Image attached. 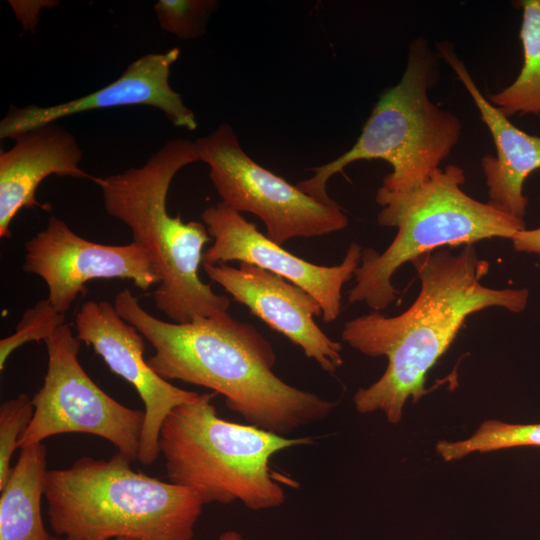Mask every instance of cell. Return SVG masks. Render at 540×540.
I'll return each mask as SVG.
<instances>
[{"label": "cell", "mask_w": 540, "mask_h": 540, "mask_svg": "<svg viewBox=\"0 0 540 540\" xmlns=\"http://www.w3.org/2000/svg\"><path fill=\"white\" fill-rule=\"evenodd\" d=\"M48 368L42 387L32 398L33 418L18 448L42 443L58 434L101 437L132 463L138 460L143 410L129 408L104 392L81 366V341L64 324L45 341Z\"/></svg>", "instance_id": "9"}, {"label": "cell", "mask_w": 540, "mask_h": 540, "mask_svg": "<svg viewBox=\"0 0 540 540\" xmlns=\"http://www.w3.org/2000/svg\"><path fill=\"white\" fill-rule=\"evenodd\" d=\"M420 291L401 314L386 317L379 312L347 321L342 340L370 357L388 360L383 375L353 397L361 414L384 413L387 421H401L405 403L417 402L428 390V372L448 350L469 315L490 307L514 313L528 303L527 289H494L482 284L489 262L480 259L474 245L457 254L435 250L412 262Z\"/></svg>", "instance_id": "1"}, {"label": "cell", "mask_w": 540, "mask_h": 540, "mask_svg": "<svg viewBox=\"0 0 540 540\" xmlns=\"http://www.w3.org/2000/svg\"><path fill=\"white\" fill-rule=\"evenodd\" d=\"M200 161L194 141L168 140L140 167L107 177H92L102 192L108 215L124 223L132 242L144 248L158 272L153 292L156 308L174 323H189L228 313L230 300L216 294L199 276L210 235L203 223L184 222L167 210L175 175Z\"/></svg>", "instance_id": "3"}, {"label": "cell", "mask_w": 540, "mask_h": 540, "mask_svg": "<svg viewBox=\"0 0 540 540\" xmlns=\"http://www.w3.org/2000/svg\"><path fill=\"white\" fill-rule=\"evenodd\" d=\"M216 393L199 394L164 420L160 454L170 482L195 491L204 505L240 501L261 511L281 506L285 492L270 468L278 452L309 445V437L287 438L218 416Z\"/></svg>", "instance_id": "5"}, {"label": "cell", "mask_w": 540, "mask_h": 540, "mask_svg": "<svg viewBox=\"0 0 540 540\" xmlns=\"http://www.w3.org/2000/svg\"><path fill=\"white\" fill-rule=\"evenodd\" d=\"M47 472L43 442L21 448L0 489V540H57L46 530L41 512Z\"/></svg>", "instance_id": "17"}, {"label": "cell", "mask_w": 540, "mask_h": 540, "mask_svg": "<svg viewBox=\"0 0 540 540\" xmlns=\"http://www.w3.org/2000/svg\"><path fill=\"white\" fill-rule=\"evenodd\" d=\"M513 247L518 252L540 254V227L523 229L511 238Z\"/></svg>", "instance_id": "24"}, {"label": "cell", "mask_w": 540, "mask_h": 540, "mask_svg": "<svg viewBox=\"0 0 540 540\" xmlns=\"http://www.w3.org/2000/svg\"><path fill=\"white\" fill-rule=\"evenodd\" d=\"M22 268L43 279L47 298L64 314L80 295L86 294L90 280L126 279L144 291L160 282L150 255L138 244L89 241L54 215L45 229L25 243Z\"/></svg>", "instance_id": "10"}, {"label": "cell", "mask_w": 540, "mask_h": 540, "mask_svg": "<svg viewBox=\"0 0 540 540\" xmlns=\"http://www.w3.org/2000/svg\"><path fill=\"white\" fill-rule=\"evenodd\" d=\"M0 154V237L10 238L11 223L23 208L49 210L36 199L40 183L50 175L92 179L80 166L82 150L71 132L46 124L23 134Z\"/></svg>", "instance_id": "15"}, {"label": "cell", "mask_w": 540, "mask_h": 540, "mask_svg": "<svg viewBox=\"0 0 540 540\" xmlns=\"http://www.w3.org/2000/svg\"><path fill=\"white\" fill-rule=\"evenodd\" d=\"M8 3L22 28L31 33L36 31L42 11L60 4L56 0H9Z\"/></svg>", "instance_id": "23"}, {"label": "cell", "mask_w": 540, "mask_h": 540, "mask_svg": "<svg viewBox=\"0 0 540 540\" xmlns=\"http://www.w3.org/2000/svg\"><path fill=\"white\" fill-rule=\"evenodd\" d=\"M519 37L524 63L515 81L489 96V101L508 118L515 114L540 113V0H522Z\"/></svg>", "instance_id": "18"}, {"label": "cell", "mask_w": 540, "mask_h": 540, "mask_svg": "<svg viewBox=\"0 0 540 540\" xmlns=\"http://www.w3.org/2000/svg\"><path fill=\"white\" fill-rule=\"evenodd\" d=\"M219 4L216 0H158L154 11L162 30L182 40H193L206 33Z\"/></svg>", "instance_id": "20"}, {"label": "cell", "mask_w": 540, "mask_h": 540, "mask_svg": "<svg viewBox=\"0 0 540 540\" xmlns=\"http://www.w3.org/2000/svg\"><path fill=\"white\" fill-rule=\"evenodd\" d=\"M213 244L203 253L202 264L228 261L249 263L283 277L312 295L322 307L325 322L341 312L343 285L354 275L362 258V247L351 243L343 261L335 266L313 264L285 250L259 232L241 213L220 202L201 213Z\"/></svg>", "instance_id": "11"}, {"label": "cell", "mask_w": 540, "mask_h": 540, "mask_svg": "<svg viewBox=\"0 0 540 540\" xmlns=\"http://www.w3.org/2000/svg\"><path fill=\"white\" fill-rule=\"evenodd\" d=\"M179 56L177 47L147 53L131 62L116 80L82 97L51 106H11L0 121V139L13 140L29 130L75 114L129 106L156 108L174 126L193 131L198 127L196 116L169 82L171 68Z\"/></svg>", "instance_id": "13"}, {"label": "cell", "mask_w": 540, "mask_h": 540, "mask_svg": "<svg viewBox=\"0 0 540 540\" xmlns=\"http://www.w3.org/2000/svg\"><path fill=\"white\" fill-rule=\"evenodd\" d=\"M33 414L32 399L23 393L0 406V489L11 473L13 453Z\"/></svg>", "instance_id": "22"}, {"label": "cell", "mask_w": 540, "mask_h": 540, "mask_svg": "<svg viewBox=\"0 0 540 540\" xmlns=\"http://www.w3.org/2000/svg\"><path fill=\"white\" fill-rule=\"evenodd\" d=\"M57 540H69V539H67V538H61V539H57Z\"/></svg>", "instance_id": "27"}, {"label": "cell", "mask_w": 540, "mask_h": 540, "mask_svg": "<svg viewBox=\"0 0 540 540\" xmlns=\"http://www.w3.org/2000/svg\"><path fill=\"white\" fill-rule=\"evenodd\" d=\"M76 337L91 346L109 369L130 383L144 403L145 421L138 461L152 465L160 455L162 424L177 406L199 393L181 389L160 377L144 358V337L108 301H87L75 316Z\"/></svg>", "instance_id": "12"}, {"label": "cell", "mask_w": 540, "mask_h": 540, "mask_svg": "<svg viewBox=\"0 0 540 540\" xmlns=\"http://www.w3.org/2000/svg\"><path fill=\"white\" fill-rule=\"evenodd\" d=\"M194 142L200 161L209 166L221 202L239 213L258 216L266 226V236L275 243L319 237L348 225L336 202L322 203L255 162L229 124H219Z\"/></svg>", "instance_id": "8"}, {"label": "cell", "mask_w": 540, "mask_h": 540, "mask_svg": "<svg viewBox=\"0 0 540 540\" xmlns=\"http://www.w3.org/2000/svg\"><path fill=\"white\" fill-rule=\"evenodd\" d=\"M464 182L463 169L448 165L410 192L378 189L376 202L382 209L377 222L397 228V233L382 253L363 249L355 285L348 294L350 303L363 302L375 311L386 309L397 294L391 279L403 264L443 246L511 239L525 229L524 220L466 194L461 189Z\"/></svg>", "instance_id": "6"}, {"label": "cell", "mask_w": 540, "mask_h": 540, "mask_svg": "<svg viewBox=\"0 0 540 540\" xmlns=\"http://www.w3.org/2000/svg\"><path fill=\"white\" fill-rule=\"evenodd\" d=\"M116 540H131V539H127V538H118Z\"/></svg>", "instance_id": "26"}, {"label": "cell", "mask_w": 540, "mask_h": 540, "mask_svg": "<svg viewBox=\"0 0 540 540\" xmlns=\"http://www.w3.org/2000/svg\"><path fill=\"white\" fill-rule=\"evenodd\" d=\"M64 322L65 314L59 312L48 298L28 308L18 322L15 332L0 341V370H3L12 352L29 342L46 341Z\"/></svg>", "instance_id": "21"}, {"label": "cell", "mask_w": 540, "mask_h": 540, "mask_svg": "<svg viewBox=\"0 0 540 540\" xmlns=\"http://www.w3.org/2000/svg\"><path fill=\"white\" fill-rule=\"evenodd\" d=\"M438 48L472 97L496 147V156L485 155L482 158L489 202L499 210L524 220L528 198L523 195V183L540 168V137L517 128L485 98L452 48L447 44H438Z\"/></svg>", "instance_id": "16"}, {"label": "cell", "mask_w": 540, "mask_h": 540, "mask_svg": "<svg viewBox=\"0 0 540 540\" xmlns=\"http://www.w3.org/2000/svg\"><path fill=\"white\" fill-rule=\"evenodd\" d=\"M424 39L411 44L400 81L385 90L374 105L354 145L333 161L310 168L313 175L297 183L309 196L332 204L328 180L359 160L381 159L392 167L380 189L410 192L440 167L458 143L462 124L428 97L436 61Z\"/></svg>", "instance_id": "7"}, {"label": "cell", "mask_w": 540, "mask_h": 540, "mask_svg": "<svg viewBox=\"0 0 540 540\" xmlns=\"http://www.w3.org/2000/svg\"><path fill=\"white\" fill-rule=\"evenodd\" d=\"M217 540H244L242 535L234 530H228L219 535Z\"/></svg>", "instance_id": "25"}, {"label": "cell", "mask_w": 540, "mask_h": 540, "mask_svg": "<svg viewBox=\"0 0 540 540\" xmlns=\"http://www.w3.org/2000/svg\"><path fill=\"white\" fill-rule=\"evenodd\" d=\"M114 306L152 345L149 366L163 379L211 389L231 411L263 430L285 436L324 420L335 404L298 389L274 372L276 354L250 323L228 313L189 323L158 319L124 288Z\"/></svg>", "instance_id": "2"}, {"label": "cell", "mask_w": 540, "mask_h": 540, "mask_svg": "<svg viewBox=\"0 0 540 540\" xmlns=\"http://www.w3.org/2000/svg\"><path fill=\"white\" fill-rule=\"evenodd\" d=\"M515 447H540V423L514 424L487 420L467 439L439 441L436 451L446 462H450L476 452L485 453Z\"/></svg>", "instance_id": "19"}, {"label": "cell", "mask_w": 540, "mask_h": 540, "mask_svg": "<svg viewBox=\"0 0 540 540\" xmlns=\"http://www.w3.org/2000/svg\"><path fill=\"white\" fill-rule=\"evenodd\" d=\"M202 266L235 301L298 345L325 372L333 374L343 365L341 344L330 339L314 321V316L323 313L321 305L304 289L249 263L240 262L238 268L227 264Z\"/></svg>", "instance_id": "14"}, {"label": "cell", "mask_w": 540, "mask_h": 540, "mask_svg": "<svg viewBox=\"0 0 540 540\" xmlns=\"http://www.w3.org/2000/svg\"><path fill=\"white\" fill-rule=\"evenodd\" d=\"M109 460L83 456L48 470L44 498L53 532L69 540H192L204 503L190 488Z\"/></svg>", "instance_id": "4"}]
</instances>
